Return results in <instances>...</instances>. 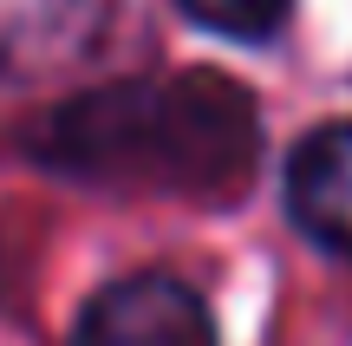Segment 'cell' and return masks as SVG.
Masks as SVG:
<instances>
[{"mask_svg":"<svg viewBox=\"0 0 352 346\" xmlns=\"http://www.w3.org/2000/svg\"><path fill=\"white\" fill-rule=\"evenodd\" d=\"M33 157L85 190L228 203L261 164V111L209 65L111 78L39 118Z\"/></svg>","mask_w":352,"mask_h":346,"instance_id":"obj_1","label":"cell"},{"mask_svg":"<svg viewBox=\"0 0 352 346\" xmlns=\"http://www.w3.org/2000/svg\"><path fill=\"white\" fill-rule=\"evenodd\" d=\"M72 346H215V314L183 274L144 268L78 307Z\"/></svg>","mask_w":352,"mask_h":346,"instance_id":"obj_2","label":"cell"},{"mask_svg":"<svg viewBox=\"0 0 352 346\" xmlns=\"http://www.w3.org/2000/svg\"><path fill=\"white\" fill-rule=\"evenodd\" d=\"M176 7L222 39H274L287 26L294 0H176Z\"/></svg>","mask_w":352,"mask_h":346,"instance_id":"obj_5","label":"cell"},{"mask_svg":"<svg viewBox=\"0 0 352 346\" xmlns=\"http://www.w3.org/2000/svg\"><path fill=\"white\" fill-rule=\"evenodd\" d=\"M280 196L307 242L352 261V118H333L294 144Z\"/></svg>","mask_w":352,"mask_h":346,"instance_id":"obj_3","label":"cell"},{"mask_svg":"<svg viewBox=\"0 0 352 346\" xmlns=\"http://www.w3.org/2000/svg\"><path fill=\"white\" fill-rule=\"evenodd\" d=\"M104 33V0H0V72L33 78L85 59Z\"/></svg>","mask_w":352,"mask_h":346,"instance_id":"obj_4","label":"cell"}]
</instances>
